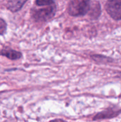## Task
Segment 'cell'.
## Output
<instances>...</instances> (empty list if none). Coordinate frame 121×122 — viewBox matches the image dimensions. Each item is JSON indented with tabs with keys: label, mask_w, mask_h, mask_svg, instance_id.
<instances>
[{
	"label": "cell",
	"mask_w": 121,
	"mask_h": 122,
	"mask_svg": "<svg viewBox=\"0 0 121 122\" xmlns=\"http://www.w3.org/2000/svg\"><path fill=\"white\" fill-rule=\"evenodd\" d=\"M6 28H7V24L6 21L2 18L0 17V36H2L6 33Z\"/></svg>",
	"instance_id": "8"
},
{
	"label": "cell",
	"mask_w": 121,
	"mask_h": 122,
	"mask_svg": "<svg viewBox=\"0 0 121 122\" xmlns=\"http://www.w3.org/2000/svg\"><path fill=\"white\" fill-rule=\"evenodd\" d=\"M90 5V0H69L68 11L71 16H82L88 11Z\"/></svg>",
	"instance_id": "1"
},
{
	"label": "cell",
	"mask_w": 121,
	"mask_h": 122,
	"mask_svg": "<svg viewBox=\"0 0 121 122\" xmlns=\"http://www.w3.org/2000/svg\"><path fill=\"white\" fill-rule=\"evenodd\" d=\"M106 11L114 19H121V0H108Z\"/></svg>",
	"instance_id": "3"
},
{
	"label": "cell",
	"mask_w": 121,
	"mask_h": 122,
	"mask_svg": "<svg viewBox=\"0 0 121 122\" xmlns=\"http://www.w3.org/2000/svg\"><path fill=\"white\" fill-rule=\"evenodd\" d=\"M27 0H9L6 4V7L11 12H16L19 11Z\"/></svg>",
	"instance_id": "5"
},
{
	"label": "cell",
	"mask_w": 121,
	"mask_h": 122,
	"mask_svg": "<svg viewBox=\"0 0 121 122\" xmlns=\"http://www.w3.org/2000/svg\"><path fill=\"white\" fill-rule=\"evenodd\" d=\"M44 8L40 9H32L31 16L36 21H46L51 19L55 14V6L54 4L41 6Z\"/></svg>",
	"instance_id": "2"
},
{
	"label": "cell",
	"mask_w": 121,
	"mask_h": 122,
	"mask_svg": "<svg viewBox=\"0 0 121 122\" xmlns=\"http://www.w3.org/2000/svg\"><path fill=\"white\" fill-rule=\"evenodd\" d=\"M35 4L38 6H47V5H51L54 4L53 0H36Z\"/></svg>",
	"instance_id": "7"
},
{
	"label": "cell",
	"mask_w": 121,
	"mask_h": 122,
	"mask_svg": "<svg viewBox=\"0 0 121 122\" xmlns=\"http://www.w3.org/2000/svg\"><path fill=\"white\" fill-rule=\"evenodd\" d=\"M0 56L6 57L10 60H18L22 56V54L10 48H4L0 50Z\"/></svg>",
	"instance_id": "4"
},
{
	"label": "cell",
	"mask_w": 121,
	"mask_h": 122,
	"mask_svg": "<svg viewBox=\"0 0 121 122\" xmlns=\"http://www.w3.org/2000/svg\"><path fill=\"white\" fill-rule=\"evenodd\" d=\"M88 12L89 13L90 16L93 19L98 17L101 13V6L99 5V3H98L97 1H93V3H91Z\"/></svg>",
	"instance_id": "6"
}]
</instances>
